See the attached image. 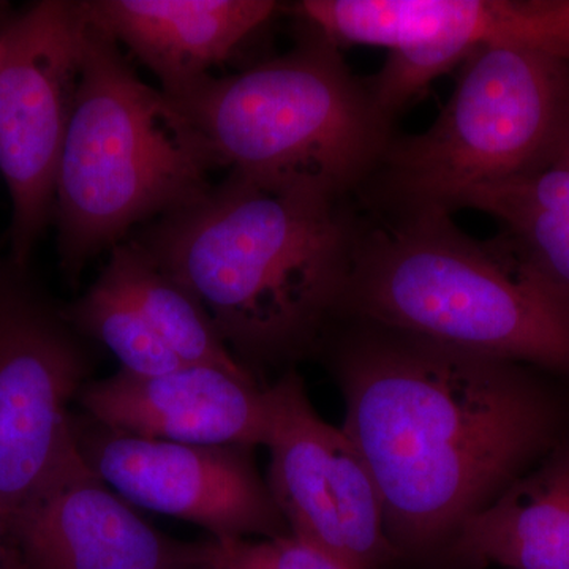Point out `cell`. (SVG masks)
<instances>
[{
	"label": "cell",
	"mask_w": 569,
	"mask_h": 569,
	"mask_svg": "<svg viewBox=\"0 0 569 569\" xmlns=\"http://www.w3.org/2000/svg\"><path fill=\"white\" fill-rule=\"evenodd\" d=\"M77 440L89 467L130 503L197 523L217 539L290 535L253 448L149 440L99 425Z\"/></svg>",
	"instance_id": "11"
},
{
	"label": "cell",
	"mask_w": 569,
	"mask_h": 569,
	"mask_svg": "<svg viewBox=\"0 0 569 569\" xmlns=\"http://www.w3.org/2000/svg\"><path fill=\"white\" fill-rule=\"evenodd\" d=\"M88 31L82 2L73 0L33 3L0 31V174L10 194L18 268L54 219L56 178Z\"/></svg>",
	"instance_id": "8"
},
{
	"label": "cell",
	"mask_w": 569,
	"mask_h": 569,
	"mask_svg": "<svg viewBox=\"0 0 569 569\" xmlns=\"http://www.w3.org/2000/svg\"><path fill=\"white\" fill-rule=\"evenodd\" d=\"M217 168L222 163L203 133L89 24L56 178L52 222L63 276L77 283L97 254L122 244L134 227L192 203Z\"/></svg>",
	"instance_id": "4"
},
{
	"label": "cell",
	"mask_w": 569,
	"mask_h": 569,
	"mask_svg": "<svg viewBox=\"0 0 569 569\" xmlns=\"http://www.w3.org/2000/svg\"><path fill=\"white\" fill-rule=\"evenodd\" d=\"M301 28L337 48H387L367 78L395 119L479 47H515L569 63V0H305Z\"/></svg>",
	"instance_id": "7"
},
{
	"label": "cell",
	"mask_w": 569,
	"mask_h": 569,
	"mask_svg": "<svg viewBox=\"0 0 569 569\" xmlns=\"http://www.w3.org/2000/svg\"><path fill=\"white\" fill-rule=\"evenodd\" d=\"M569 569V437L460 526L443 569Z\"/></svg>",
	"instance_id": "15"
},
{
	"label": "cell",
	"mask_w": 569,
	"mask_h": 569,
	"mask_svg": "<svg viewBox=\"0 0 569 569\" xmlns=\"http://www.w3.org/2000/svg\"><path fill=\"white\" fill-rule=\"evenodd\" d=\"M359 217L340 316L569 380V301L507 239L429 208Z\"/></svg>",
	"instance_id": "3"
},
{
	"label": "cell",
	"mask_w": 569,
	"mask_h": 569,
	"mask_svg": "<svg viewBox=\"0 0 569 569\" xmlns=\"http://www.w3.org/2000/svg\"><path fill=\"white\" fill-rule=\"evenodd\" d=\"M81 407L97 425L149 440L201 447H266L268 388L252 373L186 365L162 376L119 369L81 388Z\"/></svg>",
	"instance_id": "13"
},
{
	"label": "cell",
	"mask_w": 569,
	"mask_h": 569,
	"mask_svg": "<svg viewBox=\"0 0 569 569\" xmlns=\"http://www.w3.org/2000/svg\"><path fill=\"white\" fill-rule=\"evenodd\" d=\"M301 32L293 50L170 100L230 173L272 192L348 200L376 173L395 119L340 48Z\"/></svg>",
	"instance_id": "5"
},
{
	"label": "cell",
	"mask_w": 569,
	"mask_h": 569,
	"mask_svg": "<svg viewBox=\"0 0 569 569\" xmlns=\"http://www.w3.org/2000/svg\"><path fill=\"white\" fill-rule=\"evenodd\" d=\"M197 569H351L293 535L217 539L194 545Z\"/></svg>",
	"instance_id": "19"
},
{
	"label": "cell",
	"mask_w": 569,
	"mask_h": 569,
	"mask_svg": "<svg viewBox=\"0 0 569 569\" xmlns=\"http://www.w3.org/2000/svg\"><path fill=\"white\" fill-rule=\"evenodd\" d=\"M7 527H9V519L6 512L0 509V569H10L11 552L9 546L6 545Z\"/></svg>",
	"instance_id": "20"
},
{
	"label": "cell",
	"mask_w": 569,
	"mask_h": 569,
	"mask_svg": "<svg viewBox=\"0 0 569 569\" xmlns=\"http://www.w3.org/2000/svg\"><path fill=\"white\" fill-rule=\"evenodd\" d=\"M268 397V486L290 533L351 569L399 563L376 479L353 440L318 417L295 370Z\"/></svg>",
	"instance_id": "9"
},
{
	"label": "cell",
	"mask_w": 569,
	"mask_h": 569,
	"mask_svg": "<svg viewBox=\"0 0 569 569\" xmlns=\"http://www.w3.org/2000/svg\"><path fill=\"white\" fill-rule=\"evenodd\" d=\"M336 369L389 541L421 569H443L460 526L569 437V395L535 367L367 325Z\"/></svg>",
	"instance_id": "1"
},
{
	"label": "cell",
	"mask_w": 569,
	"mask_h": 569,
	"mask_svg": "<svg viewBox=\"0 0 569 569\" xmlns=\"http://www.w3.org/2000/svg\"><path fill=\"white\" fill-rule=\"evenodd\" d=\"M62 312L78 335L107 347L127 372L162 376L186 366L153 331L108 266L91 288Z\"/></svg>",
	"instance_id": "18"
},
{
	"label": "cell",
	"mask_w": 569,
	"mask_h": 569,
	"mask_svg": "<svg viewBox=\"0 0 569 569\" xmlns=\"http://www.w3.org/2000/svg\"><path fill=\"white\" fill-rule=\"evenodd\" d=\"M91 358L63 312L0 277V509L24 503L73 436L67 406Z\"/></svg>",
	"instance_id": "10"
},
{
	"label": "cell",
	"mask_w": 569,
	"mask_h": 569,
	"mask_svg": "<svg viewBox=\"0 0 569 569\" xmlns=\"http://www.w3.org/2000/svg\"><path fill=\"white\" fill-rule=\"evenodd\" d=\"M89 24L126 44L178 99L222 67L280 10L272 0H81Z\"/></svg>",
	"instance_id": "14"
},
{
	"label": "cell",
	"mask_w": 569,
	"mask_h": 569,
	"mask_svg": "<svg viewBox=\"0 0 569 569\" xmlns=\"http://www.w3.org/2000/svg\"><path fill=\"white\" fill-rule=\"evenodd\" d=\"M458 209L496 217L522 264L569 301V152L537 173L462 194Z\"/></svg>",
	"instance_id": "16"
},
{
	"label": "cell",
	"mask_w": 569,
	"mask_h": 569,
	"mask_svg": "<svg viewBox=\"0 0 569 569\" xmlns=\"http://www.w3.org/2000/svg\"><path fill=\"white\" fill-rule=\"evenodd\" d=\"M10 569H20V567H18L17 560H14L13 553H11V567H10Z\"/></svg>",
	"instance_id": "21"
},
{
	"label": "cell",
	"mask_w": 569,
	"mask_h": 569,
	"mask_svg": "<svg viewBox=\"0 0 569 569\" xmlns=\"http://www.w3.org/2000/svg\"><path fill=\"white\" fill-rule=\"evenodd\" d=\"M7 535L20 569H197L194 545L157 533L89 467L74 427Z\"/></svg>",
	"instance_id": "12"
},
{
	"label": "cell",
	"mask_w": 569,
	"mask_h": 569,
	"mask_svg": "<svg viewBox=\"0 0 569 569\" xmlns=\"http://www.w3.org/2000/svg\"><path fill=\"white\" fill-rule=\"evenodd\" d=\"M107 266L182 365L252 373L224 343L200 299L163 271L133 239L116 246Z\"/></svg>",
	"instance_id": "17"
},
{
	"label": "cell",
	"mask_w": 569,
	"mask_h": 569,
	"mask_svg": "<svg viewBox=\"0 0 569 569\" xmlns=\"http://www.w3.org/2000/svg\"><path fill=\"white\" fill-rule=\"evenodd\" d=\"M356 228L348 200L230 173L130 239L200 299L236 358L276 362L306 353L340 316Z\"/></svg>",
	"instance_id": "2"
},
{
	"label": "cell",
	"mask_w": 569,
	"mask_h": 569,
	"mask_svg": "<svg viewBox=\"0 0 569 569\" xmlns=\"http://www.w3.org/2000/svg\"><path fill=\"white\" fill-rule=\"evenodd\" d=\"M569 152V63L515 47H479L426 132L395 137L359 192L370 212L436 208L537 173Z\"/></svg>",
	"instance_id": "6"
}]
</instances>
